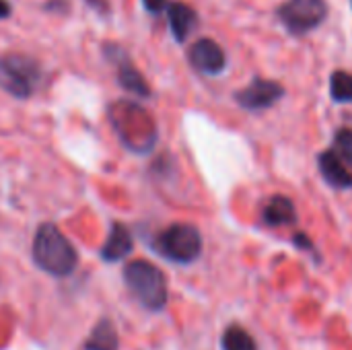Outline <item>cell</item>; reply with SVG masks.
Masks as SVG:
<instances>
[{
    "label": "cell",
    "mask_w": 352,
    "mask_h": 350,
    "mask_svg": "<svg viewBox=\"0 0 352 350\" xmlns=\"http://www.w3.org/2000/svg\"><path fill=\"white\" fill-rule=\"evenodd\" d=\"M351 4H352V0H351Z\"/></svg>",
    "instance_id": "7402d4cb"
},
{
    "label": "cell",
    "mask_w": 352,
    "mask_h": 350,
    "mask_svg": "<svg viewBox=\"0 0 352 350\" xmlns=\"http://www.w3.org/2000/svg\"><path fill=\"white\" fill-rule=\"evenodd\" d=\"M318 167L328 186H332L336 190H351L352 188V173L334 149L324 151L318 157Z\"/></svg>",
    "instance_id": "9c48e42d"
},
{
    "label": "cell",
    "mask_w": 352,
    "mask_h": 350,
    "mask_svg": "<svg viewBox=\"0 0 352 350\" xmlns=\"http://www.w3.org/2000/svg\"><path fill=\"white\" fill-rule=\"evenodd\" d=\"M295 245L299 248V250H307V252H311L314 250V243L309 241V237L305 235V233H299V235H295Z\"/></svg>",
    "instance_id": "ac0fdd59"
},
{
    "label": "cell",
    "mask_w": 352,
    "mask_h": 350,
    "mask_svg": "<svg viewBox=\"0 0 352 350\" xmlns=\"http://www.w3.org/2000/svg\"><path fill=\"white\" fill-rule=\"evenodd\" d=\"M285 97V87L276 80L254 78L245 89L235 93V101L248 111H262L276 105Z\"/></svg>",
    "instance_id": "52a82bcc"
},
{
    "label": "cell",
    "mask_w": 352,
    "mask_h": 350,
    "mask_svg": "<svg viewBox=\"0 0 352 350\" xmlns=\"http://www.w3.org/2000/svg\"><path fill=\"white\" fill-rule=\"evenodd\" d=\"M330 97L336 103H352V72L334 70L330 76Z\"/></svg>",
    "instance_id": "9a60e30c"
},
{
    "label": "cell",
    "mask_w": 352,
    "mask_h": 350,
    "mask_svg": "<svg viewBox=\"0 0 352 350\" xmlns=\"http://www.w3.org/2000/svg\"><path fill=\"white\" fill-rule=\"evenodd\" d=\"M89 6H93L95 10H101V12H109V4L107 0H87Z\"/></svg>",
    "instance_id": "ffe728a7"
},
{
    "label": "cell",
    "mask_w": 352,
    "mask_h": 350,
    "mask_svg": "<svg viewBox=\"0 0 352 350\" xmlns=\"http://www.w3.org/2000/svg\"><path fill=\"white\" fill-rule=\"evenodd\" d=\"M132 245H134V241H132L128 227L122 223H113L99 254L105 262H120L132 252Z\"/></svg>",
    "instance_id": "7c38bea8"
},
{
    "label": "cell",
    "mask_w": 352,
    "mask_h": 350,
    "mask_svg": "<svg viewBox=\"0 0 352 350\" xmlns=\"http://www.w3.org/2000/svg\"><path fill=\"white\" fill-rule=\"evenodd\" d=\"M278 21L293 35H305L318 29L328 17L326 0H287L276 10Z\"/></svg>",
    "instance_id": "5b68a950"
},
{
    "label": "cell",
    "mask_w": 352,
    "mask_h": 350,
    "mask_svg": "<svg viewBox=\"0 0 352 350\" xmlns=\"http://www.w3.org/2000/svg\"><path fill=\"white\" fill-rule=\"evenodd\" d=\"M68 8V0H47L45 4V10H60L64 12Z\"/></svg>",
    "instance_id": "d6986e66"
},
{
    "label": "cell",
    "mask_w": 352,
    "mask_h": 350,
    "mask_svg": "<svg viewBox=\"0 0 352 350\" xmlns=\"http://www.w3.org/2000/svg\"><path fill=\"white\" fill-rule=\"evenodd\" d=\"M167 19H169V27H171V33H173L175 41H179V43L186 41L190 37V33L198 25L196 10L186 2H169Z\"/></svg>",
    "instance_id": "30bf717a"
},
{
    "label": "cell",
    "mask_w": 352,
    "mask_h": 350,
    "mask_svg": "<svg viewBox=\"0 0 352 350\" xmlns=\"http://www.w3.org/2000/svg\"><path fill=\"white\" fill-rule=\"evenodd\" d=\"M188 60L198 72L210 74V76L221 74L227 66L225 50L214 39H208V37H202L192 43V47L188 52Z\"/></svg>",
    "instance_id": "ba28073f"
},
{
    "label": "cell",
    "mask_w": 352,
    "mask_h": 350,
    "mask_svg": "<svg viewBox=\"0 0 352 350\" xmlns=\"http://www.w3.org/2000/svg\"><path fill=\"white\" fill-rule=\"evenodd\" d=\"M31 256L37 268L58 278L72 274L78 264V254L74 245L54 223H43L37 227Z\"/></svg>",
    "instance_id": "6da1fadb"
},
{
    "label": "cell",
    "mask_w": 352,
    "mask_h": 350,
    "mask_svg": "<svg viewBox=\"0 0 352 350\" xmlns=\"http://www.w3.org/2000/svg\"><path fill=\"white\" fill-rule=\"evenodd\" d=\"M124 283L148 311H161L167 305V281L155 264L146 260H134L126 264Z\"/></svg>",
    "instance_id": "7a4b0ae2"
},
{
    "label": "cell",
    "mask_w": 352,
    "mask_h": 350,
    "mask_svg": "<svg viewBox=\"0 0 352 350\" xmlns=\"http://www.w3.org/2000/svg\"><path fill=\"white\" fill-rule=\"evenodd\" d=\"M262 219L268 227H287L297 223V210L289 196H272L262 208Z\"/></svg>",
    "instance_id": "8fae6325"
},
{
    "label": "cell",
    "mask_w": 352,
    "mask_h": 350,
    "mask_svg": "<svg viewBox=\"0 0 352 350\" xmlns=\"http://www.w3.org/2000/svg\"><path fill=\"white\" fill-rule=\"evenodd\" d=\"M103 54L105 58L116 66V72H118V83L132 95L136 97H151V87L146 83V78L140 74V70L134 66V62L130 60L128 52L118 45V43H105L103 45Z\"/></svg>",
    "instance_id": "8992f818"
},
{
    "label": "cell",
    "mask_w": 352,
    "mask_h": 350,
    "mask_svg": "<svg viewBox=\"0 0 352 350\" xmlns=\"http://www.w3.org/2000/svg\"><path fill=\"white\" fill-rule=\"evenodd\" d=\"M85 350H118V332L109 320L97 322L85 344Z\"/></svg>",
    "instance_id": "4fadbf2b"
},
{
    "label": "cell",
    "mask_w": 352,
    "mask_h": 350,
    "mask_svg": "<svg viewBox=\"0 0 352 350\" xmlns=\"http://www.w3.org/2000/svg\"><path fill=\"white\" fill-rule=\"evenodd\" d=\"M155 252L175 264H192L202 254V235L194 225L173 223L155 239Z\"/></svg>",
    "instance_id": "3957f363"
},
{
    "label": "cell",
    "mask_w": 352,
    "mask_h": 350,
    "mask_svg": "<svg viewBox=\"0 0 352 350\" xmlns=\"http://www.w3.org/2000/svg\"><path fill=\"white\" fill-rule=\"evenodd\" d=\"M223 350H258L254 336L241 326H229L221 340Z\"/></svg>",
    "instance_id": "5bb4252c"
},
{
    "label": "cell",
    "mask_w": 352,
    "mask_h": 350,
    "mask_svg": "<svg viewBox=\"0 0 352 350\" xmlns=\"http://www.w3.org/2000/svg\"><path fill=\"white\" fill-rule=\"evenodd\" d=\"M142 4L151 14H161L163 10H167L169 0H142Z\"/></svg>",
    "instance_id": "e0dca14e"
},
{
    "label": "cell",
    "mask_w": 352,
    "mask_h": 350,
    "mask_svg": "<svg viewBox=\"0 0 352 350\" xmlns=\"http://www.w3.org/2000/svg\"><path fill=\"white\" fill-rule=\"evenodd\" d=\"M10 12H12L10 2H8V0H0V21L6 19V17H10Z\"/></svg>",
    "instance_id": "44dd1931"
},
{
    "label": "cell",
    "mask_w": 352,
    "mask_h": 350,
    "mask_svg": "<svg viewBox=\"0 0 352 350\" xmlns=\"http://www.w3.org/2000/svg\"><path fill=\"white\" fill-rule=\"evenodd\" d=\"M334 151L338 153V157L342 161H346L352 167V130L351 128H342L336 132L334 136Z\"/></svg>",
    "instance_id": "2e32d148"
},
{
    "label": "cell",
    "mask_w": 352,
    "mask_h": 350,
    "mask_svg": "<svg viewBox=\"0 0 352 350\" xmlns=\"http://www.w3.org/2000/svg\"><path fill=\"white\" fill-rule=\"evenodd\" d=\"M41 76L39 64L23 54L0 56V89L16 99H27L33 95Z\"/></svg>",
    "instance_id": "277c9868"
}]
</instances>
